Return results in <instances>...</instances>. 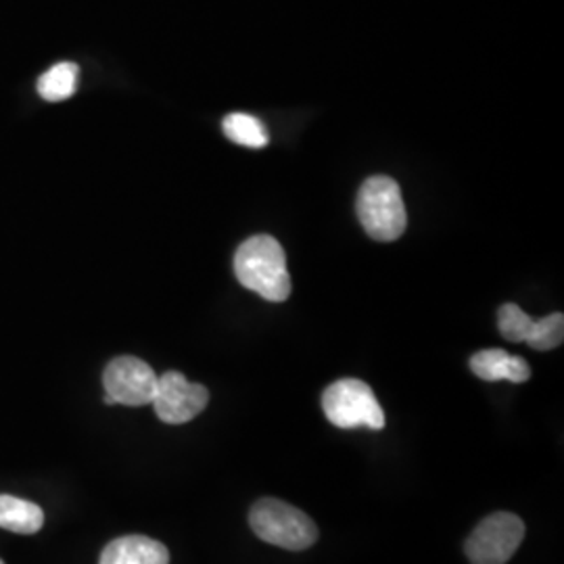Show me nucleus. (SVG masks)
I'll use <instances>...</instances> for the list:
<instances>
[{"label":"nucleus","instance_id":"obj_1","mask_svg":"<svg viewBox=\"0 0 564 564\" xmlns=\"http://www.w3.org/2000/svg\"><path fill=\"white\" fill-rule=\"evenodd\" d=\"M235 274L245 289L268 302L281 303L291 295V276L281 242L258 235L242 242L235 253Z\"/></svg>","mask_w":564,"mask_h":564},{"label":"nucleus","instance_id":"obj_8","mask_svg":"<svg viewBox=\"0 0 564 564\" xmlns=\"http://www.w3.org/2000/svg\"><path fill=\"white\" fill-rule=\"evenodd\" d=\"M470 370L489 383H527L531 379V368L527 360L519 356H510L505 349H484L475 354L470 358Z\"/></svg>","mask_w":564,"mask_h":564},{"label":"nucleus","instance_id":"obj_5","mask_svg":"<svg viewBox=\"0 0 564 564\" xmlns=\"http://www.w3.org/2000/svg\"><path fill=\"white\" fill-rule=\"evenodd\" d=\"M524 523L512 512H494L470 533L464 552L470 564H506L523 544Z\"/></svg>","mask_w":564,"mask_h":564},{"label":"nucleus","instance_id":"obj_6","mask_svg":"<svg viewBox=\"0 0 564 564\" xmlns=\"http://www.w3.org/2000/svg\"><path fill=\"white\" fill-rule=\"evenodd\" d=\"M160 377L147 362L134 356H121L107 364L102 372L105 403L113 405H147L153 402Z\"/></svg>","mask_w":564,"mask_h":564},{"label":"nucleus","instance_id":"obj_11","mask_svg":"<svg viewBox=\"0 0 564 564\" xmlns=\"http://www.w3.org/2000/svg\"><path fill=\"white\" fill-rule=\"evenodd\" d=\"M80 67L72 61H63L44 72L39 80V95L44 101L59 102L74 97L78 88Z\"/></svg>","mask_w":564,"mask_h":564},{"label":"nucleus","instance_id":"obj_3","mask_svg":"<svg viewBox=\"0 0 564 564\" xmlns=\"http://www.w3.org/2000/svg\"><path fill=\"white\" fill-rule=\"evenodd\" d=\"M358 216L375 241L400 239L408 226L400 184L389 176H372L364 182L358 195Z\"/></svg>","mask_w":564,"mask_h":564},{"label":"nucleus","instance_id":"obj_12","mask_svg":"<svg viewBox=\"0 0 564 564\" xmlns=\"http://www.w3.org/2000/svg\"><path fill=\"white\" fill-rule=\"evenodd\" d=\"M224 134L228 141L249 149H263L268 144V130L262 121L249 113H230L223 121Z\"/></svg>","mask_w":564,"mask_h":564},{"label":"nucleus","instance_id":"obj_4","mask_svg":"<svg viewBox=\"0 0 564 564\" xmlns=\"http://www.w3.org/2000/svg\"><path fill=\"white\" fill-rule=\"evenodd\" d=\"M323 410L326 419L339 429L366 426L381 431L384 412L375 391L358 379H341L330 384L323 393Z\"/></svg>","mask_w":564,"mask_h":564},{"label":"nucleus","instance_id":"obj_2","mask_svg":"<svg viewBox=\"0 0 564 564\" xmlns=\"http://www.w3.org/2000/svg\"><path fill=\"white\" fill-rule=\"evenodd\" d=\"M249 524L253 533L265 544L279 545L284 550H307L318 540L316 523L295 506L276 498H263L249 512Z\"/></svg>","mask_w":564,"mask_h":564},{"label":"nucleus","instance_id":"obj_7","mask_svg":"<svg viewBox=\"0 0 564 564\" xmlns=\"http://www.w3.org/2000/svg\"><path fill=\"white\" fill-rule=\"evenodd\" d=\"M151 403L163 423L184 424L197 419L207 408L209 391L203 384L191 383L181 372L170 370L160 377Z\"/></svg>","mask_w":564,"mask_h":564},{"label":"nucleus","instance_id":"obj_13","mask_svg":"<svg viewBox=\"0 0 564 564\" xmlns=\"http://www.w3.org/2000/svg\"><path fill=\"white\" fill-rule=\"evenodd\" d=\"M564 339V316L561 312L550 314L542 321H533V328L527 337L529 347L538 351H550L556 349Z\"/></svg>","mask_w":564,"mask_h":564},{"label":"nucleus","instance_id":"obj_15","mask_svg":"<svg viewBox=\"0 0 564 564\" xmlns=\"http://www.w3.org/2000/svg\"><path fill=\"white\" fill-rule=\"evenodd\" d=\"M0 564H4V563H2V561H0Z\"/></svg>","mask_w":564,"mask_h":564},{"label":"nucleus","instance_id":"obj_9","mask_svg":"<svg viewBox=\"0 0 564 564\" xmlns=\"http://www.w3.org/2000/svg\"><path fill=\"white\" fill-rule=\"evenodd\" d=\"M99 564H170V552L158 540L126 535L102 550Z\"/></svg>","mask_w":564,"mask_h":564},{"label":"nucleus","instance_id":"obj_10","mask_svg":"<svg viewBox=\"0 0 564 564\" xmlns=\"http://www.w3.org/2000/svg\"><path fill=\"white\" fill-rule=\"evenodd\" d=\"M42 524L44 512L41 506L13 496H0V529L32 535L41 531Z\"/></svg>","mask_w":564,"mask_h":564},{"label":"nucleus","instance_id":"obj_14","mask_svg":"<svg viewBox=\"0 0 564 564\" xmlns=\"http://www.w3.org/2000/svg\"><path fill=\"white\" fill-rule=\"evenodd\" d=\"M498 326L506 341L523 343L527 341L531 328H533V318L524 314L523 310L514 303H505L498 312Z\"/></svg>","mask_w":564,"mask_h":564}]
</instances>
